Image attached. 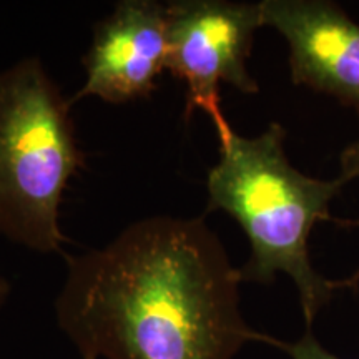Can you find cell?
Wrapping results in <instances>:
<instances>
[{"label":"cell","instance_id":"cell-1","mask_svg":"<svg viewBox=\"0 0 359 359\" xmlns=\"http://www.w3.org/2000/svg\"><path fill=\"white\" fill-rule=\"evenodd\" d=\"M240 285L205 218L156 215L67 257L55 318L80 359H235L276 343L245 321Z\"/></svg>","mask_w":359,"mask_h":359},{"label":"cell","instance_id":"cell-2","mask_svg":"<svg viewBox=\"0 0 359 359\" xmlns=\"http://www.w3.org/2000/svg\"><path fill=\"white\" fill-rule=\"evenodd\" d=\"M285 140L283 125L271 122L257 137L233 132L219 143V158L206 177V213L230 215L248 238L250 257L238 268L241 283L268 286L278 275L288 276L311 330L343 285L313 266L309 236L318 223L331 222V201L346 182L299 172Z\"/></svg>","mask_w":359,"mask_h":359},{"label":"cell","instance_id":"cell-3","mask_svg":"<svg viewBox=\"0 0 359 359\" xmlns=\"http://www.w3.org/2000/svg\"><path fill=\"white\" fill-rule=\"evenodd\" d=\"M65 98L39 57L0 70V235L35 253H62L60 206L85 167Z\"/></svg>","mask_w":359,"mask_h":359},{"label":"cell","instance_id":"cell-4","mask_svg":"<svg viewBox=\"0 0 359 359\" xmlns=\"http://www.w3.org/2000/svg\"><path fill=\"white\" fill-rule=\"evenodd\" d=\"M167 70L187 87L185 116L208 115L222 143L235 132L222 110V85L246 95L259 92L248 60L264 27L262 2L175 0L167 4Z\"/></svg>","mask_w":359,"mask_h":359},{"label":"cell","instance_id":"cell-5","mask_svg":"<svg viewBox=\"0 0 359 359\" xmlns=\"http://www.w3.org/2000/svg\"><path fill=\"white\" fill-rule=\"evenodd\" d=\"M167 4L122 0L93 27L83 57L85 82L70 100L95 97L118 105L150 97L167 70Z\"/></svg>","mask_w":359,"mask_h":359},{"label":"cell","instance_id":"cell-6","mask_svg":"<svg viewBox=\"0 0 359 359\" xmlns=\"http://www.w3.org/2000/svg\"><path fill=\"white\" fill-rule=\"evenodd\" d=\"M264 27L288 45L291 82L334 98L359 118V24L327 0H263Z\"/></svg>","mask_w":359,"mask_h":359},{"label":"cell","instance_id":"cell-7","mask_svg":"<svg viewBox=\"0 0 359 359\" xmlns=\"http://www.w3.org/2000/svg\"><path fill=\"white\" fill-rule=\"evenodd\" d=\"M275 346L288 354L290 359H341L334 353L327 351L320 341L316 339L311 330H306V333L298 341H294V343H286V341L276 339Z\"/></svg>","mask_w":359,"mask_h":359},{"label":"cell","instance_id":"cell-8","mask_svg":"<svg viewBox=\"0 0 359 359\" xmlns=\"http://www.w3.org/2000/svg\"><path fill=\"white\" fill-rule=\"evenodd\" d=\"M339 175L338 177L344 182L349 183L353 180H359V138L356 142H353L351 145H348L343 150V154L339 156ZM343 288H354L359 285V269L354 271L348 280L341 281Z\"/></svg>","mask_w":359,"mask_h":359},{"label":"cell","instance_id":"cell-9","mask_svg":"<svg viewBox=\"0 0 359 359\" xmlns=\"http://www.w3.org/2000/svg\"><path fill=\"white\" fill-rule=\"evenodd\" d=\"M8 296H11V283L0 275V308L8 302Z\"/></svg>","mask_w":359,"mask_h":359}]
</instances>
